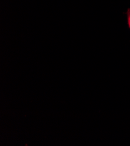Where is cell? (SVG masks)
Wrapping results in <instances>:
<instances>
[{
	"label": "cell",
	"mask_w": 130,
	"mask_h": 146,
	"mask_svg": "<svg viewBox=\"0 0 130 146\" xmlns=\"http://www.w3.org/2000/svg\"><path fill=\"white\" fill-rule=\"evenodd\" d=\"M127 19H128V25L129 28L130 29V9H128L127 12Z\"/></svg>",
	"instance_id": "1"
}]
</instances>
